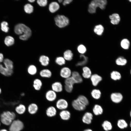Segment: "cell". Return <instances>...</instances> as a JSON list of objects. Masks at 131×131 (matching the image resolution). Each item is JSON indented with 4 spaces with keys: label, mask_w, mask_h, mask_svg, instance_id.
I'll list each match as a JSON object with an SVG mask.
<instances>
[{
    "label": "cell",
    "mask_w": 131,
    "mask_h": 131,
    "mask_svg": "<svg viewBox=\"0 0 131 131\" xmlns=\"http://www.w3.org/2000/svg\"><path fill=\"white\" fill-rule=\"evenodd\" d=\"M14 31L17 34L20 35L19 38L23 40H26L31 36L32 31L29 28L23 24H19L15 27Z\"/></svg>",
    "instance_id": "6da1fadb"
},
{
    "label": "cell",
    "mask_w": 131,
    "mask_h": 131,
    "mask_svg": "<svg viewBox=\"0 0 131 131\" xmlns=\"http://www.w3.org/2000/svg\"><path fill=\"white\" fill-rule=\"evenodd\" d=\"M106 0H94L92 1L89 5L88 9L89 12L91 14L95 13L97 8L99 7L100 9H105L107 4Z\"/></svg>",
    "instance_id": "7a4b0ae2"
},
{
    "label": "cell",
    "mask_w": 131,
    "mask_h": 131,
    "mask_svg": "<svg viewBox=\"0 0 131 131\" xmlns=\"http://www.w3.org/2000/svg\"><path fill=\"white\" fill-rule=\"evenodd\" d=\"M16 117V115L13 112H4L0 115V120L3 124L9 125L11 124Z\"/></svg>",
    "instance_id": "3957f363"
},
{
    "label": "cell",
    "mask_w": 131,
    "mask_h": 131,
    "mask_svg": "<svg viewBox=\"0 0 131 131\" xmlns=\"http://www.w3.org/2000/svg\"><path fill=\"white\" fill-rule=\"evenodd\" d=\"M55 21L56 25L60 28L65 27L69 23L68 18L63 15H57L55 18Z\"/></svg>",
    "instance_id": "277c9868"
},
{
    "label": "cell",
    "mask_w": 131,
    "mask_h": 131,
    "mask_svg": "<svg viewBox=\"0 0 131 131\" xmlns=\"http://www.w3.org/2000/svg\"><path fill=\"white\" fill-rule=\"evenodd\" d=\"M64 88L66 91L69 93L72 92L73 90L74 85L76 83L73 78L71 77L65 79Z\"/></svg>",
    "instance_id": "5b68a950"
},
{
    "label": "cell",
    "mask_w": 131,
    "mask_h": 131,
    "mask_svg": "<svg viewBox=\"0 0 131 131\" xmlns=\"http://www.w3.org/2000/svg\"><path fill=\"white\" fill-rule=\"evenodd\" d=\"M24 124L21 121L17 120L13 121L9 128V131H20L23 128Z\"/></svg>",
    "instance_id": "8992f818"
},
{
    "label": "cell",
    "mask_w": 131,
    "mask_h": 131,
    "mask_svg": "<svg viewBox=\"0 0 131 131\" xmlns=\"http://www.w3.org/2000/svg\"><path fill=\"white\" fill-rule=\"evenodd\" d=\"M72 73V72L69 68L64 66L60 69L59 74L61 77L65 79L71 77Z\"/></svg>",
    "instance_id": "52a82bcc"
},
{
    "label": "cell",
    "mask_w": 131,
    "mask_h": 131,
    "mask_svg": "<svg viewBox=\"0 0 131 131\" xmlns=\"http://www.w3.org/2000/svg\"><path fill=\"white\" fill-rule=\"evenodd\" d=\"M51 89L57 93L62 92L64 87L62 83L59 81H56L52 83L51 85Z\"/></svg>",
    "instance_id": "ba28073f"
},
{
    "label": "cell",
    "mask_w": 131,
    "mask_h": 131,
    "mask_svg": "<svg viewBox=\"0 0 131 131\" xmlns=\"http://www.w3.org/2000/svg\"><path fill=\"white\" fill-rule=\"evenodd\" d=\"M46 99L50 102L55 101L57 98V93L51 89L47 90L45 94Z\"/></svg>",
    "instance_id": "9c48e42d"
},
{
    "label": "cell",
    "mask_w": 131,
    "mask_h": 131,
    "mask_svg": "<svg viewBox=\"0 0 131 131\" xmlns=\"http://www.w3.org/2000/svg\"><path fill=\"white\" fill-rule=\"evenodd\" d=\"M73 107L76 110L82 111L84 110L86 106L81 103L77 98L74 99L72 102Z\"/></svg>",
    "instance_id": "30bf717a"
},
{
    "label": "cell",
    "mask_w": 131,
    "mask_h": 131,
    "mask_svg": "<svg viewBox=\"0 0 131 131\" xmlns=\"http://www.w3.org/2000/svg\"><path fill=\"white\" fill-rule=\"evenodd\" d=\"M68 103L67 101L63 98H60L58 99L56 103V106L59 109L63 110L67 108Z\"/></svg>",
    "instance_id": "8fae6325"
},
{
    "label": "cell",
    "mask_w": 131,
    "mask_h": 131,
    "mask_svg": "<svg viewBox=\"0 0 131 131\" xmlns=\"http://www.w3.org/2000/svg\"><path fill=\"white\" fill-rule=\"evenodd\" d=\"M39 75L42 78H49L52 77V74L50 69L48 68H44L40 71Z\"/></svg>",
    "instance_id": "7c38bea8"
},
{
    "label": "cell",
    "mask_w": 131,
    "mask_h": 131,
    "mask_svg": "<svg viewBox=\"0 0 131 131\" xmlns=\"http://www.w3.org/2000/svg\"><path fill=\"white\" fill-rule=\"evenodd\" d=\"M39 61L41 66L44 67H47L49 65L50 59L48 56L42 55L39 57Z\"/></svg>",
    "instance_id": "4fadbf2b"
},
{
    "label": "cell",
    "mask_w": 131,
    "mask_h": 131,
    "mask_svg": "<svg viewBox=\"0 0 131 131\" xmlns=\"http://www.w3.org/2000/svg\"><path fill=\"white\" fill-rule=\"evenodd\" d=\"M110 98L112 101L114 103H118L122 100L123 96L119 93H114L111 95Z\"/></svg>",
    "instance_id": "5bb4252c"
},
{
    "label": "cell",
    "mask_w": 131,
    "mask_h": 131,
    "mask_svg": "<svg viewBox=\"0 0 131 131\" xmlns=\"http://www.w3.org/2000/svg\"><path fill=\"white\" fill-rule=\"evenodd\" d=\"M43 82L39 78H36L33 80V86L34 89L36 91L40 90L42 86Z\"/></svg>",
    "instance_id": "9a60e30c"
},
{
    "label": "cell",
    "mask_w": 131,
    "mask_h": 131,
    "mask_svg": "<svg viewBox=\"0 0 131 131\" xmlns=\"http://www.w3.org/2000/svg\"><path fill=\"white\" fill-rule=\"evenodd\" d=\"M92 114L90 112H86L83 115L82 120L83 122L87 124H89L91 123L93 119Z\"/></svg>",
    "instance_id": "2e32d148"
},
{
    "label": "cell",
    "mask_w": 131,
    "mask_h": 131,
    "mask_svg": "<svg viewBox=\"0 0 131 131\" xmlns=\"http://www.w3.org/2000/svg\"><path fill=\"white\" fill-rule=\"evenodd\" d=\"M90 78L92 84L95 86L97 85L99 82L102 80L101 76L96 74L92 75Z\"/></svg>",
    "instance_id": "e0dca14e"
},
{
    "label": "cell",
    "mask_w": 131,
    "mask_h": 131,
    "mask_svg": "<svg viewBox=\"0 0 131 131\" xmlns=\"http://www.w3.org/2000/svg\"><path fill=\"white\" fill-rule=\"evenodd\" d=\"M0 73L3 75L6 76L11 75L13 73V70L8 69L0 64Z\"/></svg>",
    "instance_id": "ac0fdd59"
},
{
    "label": "cell",
    "mask_w": 131,
    "mask_h": 131,
    "mask_svg": "<svg viewBox=\"0 0 131 131\" xmlns=\"http://www.w3.org/2000/svg\"><path fill=\"white\" fill-rule=\"evenodd\" d=\"M27 70L28 73L31 76L35 75L38 72L37 67L35 65L33 64H31L28 66Z\"/></svg>",
    "instance_id": "d6986e66"
},
{
    "label": "cell",
    "mask_w": 131,
    "mask_h": 131,
    "mask_svg": "<svg viewBox=\"0 0 131 131\" xmlns=\"http://www.w3.org/2000/svg\"><path fill=\"white\" fill-rule=\"evenodd\" d=\"M109 17L111 20V23L113 25L118 24L120 21V17L119 15L117 14H113L110 15Z\"/></svg>",
    "instance_id": "ffe728a7"
},
{
    "label": "cell",
    "mask_w": 131,
    "mask_h": 131,
    "mask_svg": "<svg viewBox=\"0 0 131 131\" xmlns=\"http://www.w3.org/2000/svg\"><path fill=\"white\" fill-rule=\"evenodd\" d=\"M71 76L74 80L76 83H81L83 81L81 76L76 71L72 72Z\"/></svg>",
    "instance_id": "44dd1931"
},
{
    "label": "cell",
    "mask_w": 131,
    "mask_h": 131,
    "mask_svg": "<svg viewBox=\"0 0 131 131\" xmlns=\"http://www.w3.org/2000/svg\"><path fill=\"white\" fill-rule=\"evenodd\" d=\"M61 118L64 120H67L70 118L71 116L70 112L66 110H62L59 113Z\"/></svg>",
    "instance_id": "7402d4cb"
},
{
    "label": "cell",
    "mask_w": 131,
    "mask_h": 131,
    "mask_svg": "<svg viewBox=\"0 0 131 131\" xmlns=\"http://www.w3.org/2000/svg\"><path fill=\"white\" fill-rule=\"evenodd\" d=\"M82 76L84 78L88 79L90 78L91 76V72L90 69L88 67L85 66L82 68Z\"/></svg>",
    "instance_id": "603a6c76"
},
{
    "label": "cell",
    "mask_w": 131,
    "mask_h": 131,
    "mask_svg": "<svg viewBox=\"0 0 131 131\" xmlns=\"http://www.w3.org/2000/svg\"><path fill=\"white\" fill-rule=\"evenodd\" d=\"M63 57L66 61H70L73 59V54L71 50L68 49L64 52Z\"/></svg>",
    "instance_id": "cb8c5ba5"
},
{
    "label": "cell",
    "mask_w": 131,
    "mask_h": 131,
    "mask_svg": "<svg viewBox=\"0 0 131 131\" xmlns=\"http://www.w3.org/2000/svg\"><path fill=\"white\" fill-rule=\"evenodd\" d=\"M57 113L56 108L53 106H50L47 108L46 113L47 115L49 117H52L55 116Z\"/></svg>",
    "instance_id": "d4e9b609"
},
{
    "label": "cell",
    "mask_w": 131,
    "mask_h": 131,
    "mask_svg": "<svg viewBox=\"0 0 131 131\" xmlns=\"http://www.w3.org/2000/svg\"><path fill=\"white\" fill-rule=\"evenodd\" d=\"M59 7V5L56 2H53L49 4V9L51 12L53 13L57 11Z\"/></svg>",
    "instance_id": "484cf974"
},
{
    "label": "cell",
    "mask_w": 131,
    "mask_h": 131,
    "mask_svg": "<svg viewBox=\"0 0 131 131\" xmlns=\"http://www.w3.org/2000/svg\"><path fill=\"white\" fill-rule=\"evenodd\" d=\"M38 109L37 105L35 103H32L29 105L28 107V112L31 114L36 113Z\"/></svg>",
    "instance_id": "4316f807"
},
{
    "label": "cell",
    "mask_w": 131,
    "mask_h": 131,
    "mask_svg": "<svg viewBox=\"0 0 131 131\" xmlns=\"http://www.w3.org/2000/svg\"><path fill=\"white\" fill-rule=\"evenodd\" d=\"M94 114L96 115L102 114L103 112V109L102 107L98 104L95 105L93 109Z\"/></svg>",
    "instance_id": "83f0119b"
},
{
    "label": "cell",
    "mask_w": 131,
    "mask_h": 131,
    "mask_svg": "<svg viewBox=\"0 0 131 131\" xmlns=\"http://www.w3.org/2000/svg\"><path fill=\"white\" fill-rule=\"evenodd\" d=\"M80 57L81 59V60L78 62L76 64V66H84L88 62V57L83 54H81L80 56Z\"/></svg>",
    "instance_id": "f1b7e54d"
},
{
    "label": "cell",
    "mask_w": 131,
    "mask_h": 131,
    "mask_svg": "<svg viewBox=\"0 0 131 131\" xmlns=\"http://www.w3.org/2000/svg\"><path fill=\"white\" fill-rule=\"evenodd\" d=\"M104 30V28L103 26L101 25H98L95 27L94 31L97 35H101L103 33Z\"/></svg>",
    "instance_id": "f546056e"
},
{
    "label": "cell",
    "mask_w": 131,
    "mask_h": 131,
    "mask_svg": "<svg viewBox=\"0 0 131 131\" xmlns=\"http://www.w3.org/2000/svg\"><path fill=\"white\" fill-rule=\"evenodd\" d=\"M55 61L57 65L59 66H62L65 64L66 61L63 57L60 56L56 58Z\"/></svg>",
    "instance_id": "4dcf8cb0"
},
{
    "label": "cell",
    "mask_w": 131,
    "mask_h": 131,
    "mask_svg": "<svg viewBox=\"0 0 131 131\" xmlns=\"http://www.w3.org/2000/svg\"><path fill=\"white\" fill-rule=\"evenodd\" d=\"M4 66L10 70H13V62L10 60L6 58L3 61Z\"/></svg>",
    "instance_id": "1f68e13d"
},
{
    "label": "cell",
    "mask_w": 131,
    "mask_h": 131,
    "mask_svg": "<svg viewBox=\"0 0 131 131\" xmlns=\"http://www.w3.org/2000/svg\"><path fill=\"white\" fill-rule=\"evenodd\" d=\"M91 94L93 98L98 99L100 98L101 95V93L99 90L95 89L92 90Z\"/></svg>",
    "instance_id": "d6a6232c"
},
{
    "label": "cell",
    "mask_w": 131,
    "mask_h": 131,
    "mask_svg": "<svg viewBox=\"0 0 131 131\" xmlns=\"http://www.w3.org/2000/svg\"><path fill=\"white\" fill-rule=\"evenodd\" d=\"M102 125L104 129L106 131L111 130L112 128L111 123L107 120L104 121L102 124Z\"/></svg>",
    "instance_id": "836d02e7"
},
{
    "label": "cell",
    "mask_w": 131,
    "mask_h": 131,
    "mask_svg": "<svg viewBox=\"0 0 131 131\" xmlns=\"http://www.w3.org/2000/svg\"><path fill=\"white\" fill-rule=\"evenodd\" d=\"M117 125L118 127L121 129L126 128L128 126L126 122L123 119H120L118 120Z\"/></svg>",
    "instance_id": "e575fe53"
},
{
    "label": "cell",
    "mask_w": 131,
    "mask_h": 131,
    "mask_svg": "<svg viewBox=\"0 0 131 131\" xmlns=\"http://www.w3.org/2000/svg\"><path fill=\"white\" fill-rule=\"evenodd\" d=\"M14 40L13 37L10 36H8L6 37L4 40L5 44L7 46L13 45L14 43Z\"/></svg>",
    "instance_id": "d590c367"
},
{
    "label": "cell",
    "mask_w": 131,
    "mask_h": 131,
    "mask_svg": "<svg viewBox=\"0 0 131 131\" xmlns=\"http://www.w3.org/2000/svg\"><path fill=\"white\" fill-rule=\"evenodd\" d=\"M16 112L19 114H22L24 113L26 110L25 106L23 105L20 104L16 108Z\"/></svg>",
    "instance_id": "8d00e7d4"
},
{
    "label": "cell",
    "mask_w": 131,
    "mask_h": 131,
    "mask_svg": "<svg viewBox=\"0 0 131 131\" xmlns=\"http://www.w3.org/2000/svg\"><path fill=\"white\" fill-rule=\"evenodd\" d=\"M111 77L112 79L114 80H120L121 77L120 73L118 72L114 71L111 73Z\"/></svg>",
    "instance_id": "74e56055"
},
{
    "label": "cell",
    "mask_w": 131,
    "mask_h": 131,
    "mask_svg": "<svg viewBox=\"0 0 131 131\" xmlns=\"http://www.w3.org/2000/svg\"><path fill=\"white\" fill-rule=\"evenodd\" d=\"M77 98L86 106H87L89 104V102L88 99L84 95H79Z\"/></svg>",
    "instance_id": "f35d334b"
},
{
    "label": "cell",
    "mask_w": 131,
    "mask_h": 131,
    "mask_svg": "<svg viewBox=\"0 0 131 131\" xmlns=\"http://www.w3.org/2000/svg\"><path fill=\"white\" fill-rule=\"evenodd\" d=\"M24 10L26 13L30 14L33 11V7L31 4H25L24 7Z\"/></svg>",
    "instance_id": "ab89813d"
},
{
    "label": "cell",
    "mask_w": 131,
    "mask_h": 131,
    "mask_svg": "<svg viewBox=\"0 0 131 131\" xmlns=\"http://www.w3.org/2000/svg\"><path fill=\"white\" fill-rule=\"evenodd\" d=\"M130 44L129 41L127 39H124L123 40L121 43L122 47L125 49H127L129 48Z\"/></svg>",
    "instance_id": "60d3db41"
},
{
    "label": "cell",
    "mask_w": 131,
    "mask_h": 131,
    "mask_svg": "<svg viewBox=\"0 0 131 131\" xmlns=\"http://www.w3.org/2000/svg\"><path fill=\"white\" fill-rule=\"evenodd\" d=\"M115 62L117 65L120 66L124 65L127 62L126 60L122 57H120L118 58Z\"/></svg>",
    "instance_id": "b9f144b4"
},
{
    "label": "cell",
    "mask_w": 131,
    "mask_h": 131,
    "mask_svg": "<svg viewBox=\"0 0 131 131\" xmlns=\"http://www.w3.org/2000/svg\"><path fill=\"white\" fill-rule=\"evenodd\" d=\"M8 23L6 21L2 22L1 24V30L5 32H8L9 30V28L8 26Z\"/></svg>",
    "instance_id": "7bdbcfd3"
},
{
    "label": "cell",
    "mask_w": 131,
    "mask_h": 131,
    "mask_svg": "<svg viewBox=\"0 0 131 131\" xmlns=\"http://www.w3.org/2000/svg\"><path fill=\"white\" fill-rule=\"evenodd\" d=\"M77 49L78 52L81 54H83L86 51V49L85 47L83 45H79L77 47Z\"/></svg>",
    "instance_id": "ee69618b"
},
{
    "label": "cell",
    "mask_w": 131,
    "mask_h": 131,
    "mask_svg": "<svg viewBox=\"0 0 131 131\" xmlns=\"http://www.w3.org/2000/svg\"><path fill=\"white\" fill-rule=\"evenodd\" d=\"M37 2L40 6L44 7L47 4V0H38L37 1Z\"/></svg>",
    "instance_id": "f6af8a7d"
},
{
    "label": "cell",
    "mask_w": 131,
    "mask_h": 131,
    "mask_svg": "<svg viewBox=\"0 0 131 131\" xmlns=\"http://www.w3.org/2000/svg\"><path fill=\"white\" fill-rule=\"evenodd\" d=\"M72 1V0H65L64 1L63 4L64 6H65L67 4H69Z\"/></svg>",
    "instance_id": "bcb514c9"
},
{
    "label": "cell",
    "mask_w": 131,
    "mask_h": 131,
    "mask_svg": "<svg viewBox=\"0 0 131 131\" xmlns=\"http://www.w3.org/2000/svg\"><path fill=\"white\" fill-rule=\"evenodd\" d=\"M4 60V56L3 54L0 53V63L3 62Z\"/></svg>",
    "instance_id": "7dc6e473"
},
{
    "label": "cell",
    "mask_w": 131,
    "mask_h": 131,
    "mask_svg": "<svg viewBox=\"0 0 131 131\" xmlns=\"http://www.w3.org/2000/svg\"><path fill=\"white\" fill-rule=\"evenodd\" d=\"M84 131H92L90 129H87L84 130Z\"/></svg>",
    "instance_id": "c3c4849f"
},
{
    "label": "cell",
    "mask_w": 131,
    "mask_h": 131,
    "mask_svg": "<svg viewBox=\"0 0 131 131\" xmlns=\"http://www.w3.org/2000/svg\"><path fill=\"white\" fill-rule=\"evenodd\" d=\"M28 1L30 2H34L35 1V0H28Z\"/></svg>",
    "instance_id": "681fc988"
},
{
    "label": "cell",
    "mask_w": 131,
    "mask_h": 131,
    "mask_svg": "<svg viewBox=\"0 0 131 131\" xmlns=\"http://www.w3.org/2000/svg\"><path fill=\"white\" fill-rule=\"evenodd\" d=\"M0 131H8L6 130L5 129H3L1 130Z\"/></svg>",
    "instance_id": "f907efd6"
},
{
    "label": "cell",
    "mask_w": 131,
    "mask_h": 131,
    "mask_svg": "<svg viewBox=\"0 0 131 131\" xmlns=\"http://www.w3.org/2000/svg\"><path fill=\"white\" fill-rule=\"evenodd\" d=\"M58 1L59 3H61L62 2L63 0H58Z\"/></svg>",
    "instance_id": "816d5d0a"
},
{
    "label": "cell",
    "mask_w": 131,
    "mask_h": 131,
    "mask_svg": "<svg viewBox=\"0 0 131 131\" xmlns=\"http://www.w3.org/2000/svg\"><path fill=\"white\" fill-rule=\"evenodd\" d=\"M1 89L0 88V94L1 93Z\"/></svg>",
    "instance_id": "f5cc1de1"
},
{
    "label": "cell",
    "mask_w": 131,
    "mask_h": 131,
    "mask_svg": "<svg viewBox=\"0 0 131 131\" xmlns=\"http://www.w3.org/2000/svg\"><path fill=\"white\" fill-rule=\"evenodd\" d=\"M130 116L131 117V111H130Z\"/></svg>",
    "instance_id": "db71d44e"
},
{
    "label": "cell",
    "mask_w": 131,
    "mask_h": 131,
    "mask_svg": "<svg viewBox=\"0 0 131 131\" xmlns=\"http://www.w3.org/2000/svg\"><path fill=\"white\" fill-rule=\"evenodd\" d=\"M130 126L131 127V122L130 123Z\"/></svg>",
    "instance_id": "11a10c76"
},
{
    "label": "cell",
    "mask_w": 131,
    "mask_h": 131,
    "mask_svg": "<svg viewBox=\"0 0 131 131\" xmlns=\"http://www.w3.org/2000/svg\"><path fill=\"white\" fill-rule=\"evenodd\" d=\"M129 1L130 2H131V0H129Z\"/></svg>",
    "instance_id": "9f6ffc18"
},
{
    "label": "cell",
    "mask_w": 131,
    "mask_h": 131,
    "mask_svg": "<svg viewBox=\"0 0 131 131\" xmlns=\"http://www.w3.org/2000/svg\"></svg>",
    "instance_id": "6f0895ef"
},
{
    "label": "cell",
    "mask_w": 131,
    "mask_h": 131,
    "mask_svg": "<svg viewBox=\"0 0 131 131\" xmlns=\"http://www.w3.org/2000/svg\"></svg>",
    "instance_id": "680465c9"
}]
</instances>
